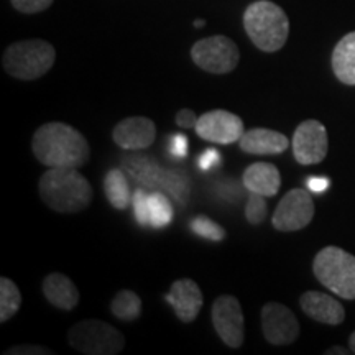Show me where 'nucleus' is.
Returning <instances> with one entry per match:
<instances>
[{"instance_id": "cd10ccee", "label": "nucleus", "mask_w": 355, "mask_h": 355, "mask_svg": "<svg viewBox=\"0 0 355 355\" xmlns=\"http://www.w3.org/2000/svg\"><path fill=\"white\" fill-rule=\"evenodd\" d=\"M10 2L21 13H38L50 8L53 0H10Z\"/></svg>"}, {"instance_id": "c85d7f7f", "label": "nucleus", "mask_w": 355, "mask_h": 355, "mask_svg": "<svg viewBox=\"0 0 355 355\" xmlns=\"http://www.w3.org/2000/svg\"><path fill=\"white\" fill-rule=\"evenodd\" d=\"M188 148H189V144H188V139H186L184 135H181V133L171 135L170 144H168V150H170V153L173 155V157L175 158L188 157Z\"/></svg>"}, {"instance_id": "2f4dec72", "label": "nucleus", "mask_w": 355, "mask_h": 355, "mask_svg": "<svg viewBox=\"0 0 355 355\" xmlns=\"http://www.w3.org/2000/svg\"><path fill=\"white\" fill-rule=\"evenodd\" d=\"M199 117L194 114V110L191 109H181L180 112L176 114V123L183 128H196V123Z\"/></svg>"}, {"instance_id": "aec40b11", "label": "nucleus", "mask_w": 355, "mask_h": 355, "mask_svg": "<svg viewBox=\"0 0 355 355\" xmlns=\"http://www.w3.org/2000/svg\"><path fill=\"white\" fill-rule=\"evenodd\" d=\"M332 71L340 83L355 86V32H350L332 51Z\"/></svg>"}, {"instance_id": "5701e85b", "label": "nucleus", "mask_w": 355, "mask_h": 355, "mask_svg": "<svg viewBox=\"0 0 355 355\" xmlns=\"http://www.w3.org/2000/svg\"><path fill=\"white\" fill-rule=\"evenodd\" d=\"M21 306V293L10 278H0V322H7Z\"/></svg>"}, {"instance_id": "7ed1b4c3", "label": "nucleus", "mask_w": 355, "mask_h": 355, "mask_svg": "<svg viewBox=\"0 0 355 355\" xmlns=\"http://www.w3.org/2000/svg\"><path fill=\"white\" fill-rule=\"evenodd\" d=\"M243 26L252 43L265 53L282 50L290 35V20L285 10L268 0H259L247 7Z\"/></svg>"}, {"instance_id": "bb28decb", "label": "nucleus", "mask_w": 355, "mask_h": 355, "mask_svg": "<svg viewBox=\"0 0 355 355\" xmlns=\"http://www.w3.org/2000/svg\"><path fill=\"white\" fill-rule=\"evenodd\" d=\"M146 191L148 189L140 188L137 189L132 196L133 214H135V219L141 227H150V204H148L150 193H146Z\"/></svg>"}, {"instance_id": "ddd939ff", "label": "nucleus", "mask_w": 355, "mask_h": 355, "mask_svg": "<svg viewBox=\"0 0 355 355\" xmlns=\"http://www.w3.org/2000/svg\"><path fill=\"white\" fill-rule=\"evenodd\" d=\"M196 133L201 139L220 145H230L243 135V121L229 110H209L196 123Z\"/></svg>"}, {"instance_id": "f8f14e48", "label": "nucleus", "mask_w": 355, "mask_h": 355, "mask_svg": "<svg viewBox=\"0 0 355 355\" xmlns=\"http://www.w3.org/2000/svg\"><path fill=\"white\" fill-rule=\"evenodd\" d=\"M261 331L266 343L290 345L298 339L300 324L290 308L279 303H266L261 308Z\"/></svg>"}, {"instance_id": "a211bd4d", "label": "nucleus", "mask_w": 355, "mask_h": 355, "mask_svg": "<svg viewBox=\"0 0 355 355\" xmlns=\"http://www.w3.org/2000/svg\"><path fill=\"white\" fill-rule=\"evenodd\" d=\"M242 183L250 193L261 194L265 198H272L282 186V175L278 168L272 163H254L243 171Z\"/></svg>"}, {"instance_id": "72a5a7b5", "label": "nucleus", "mask_w": 355, "mask_h": 355, "mask_svg": "<svg viewBox=\"0 0 355 355\" xmlns=\"http://www.w3.org/2000/svg\"><path fill=\"white\" fill-rule=\"evenodd\" d=\"M327 355H332V354H349L347 349H343V347H332L329 350H326Z\"/></svg>"}, {"instance_id": "20e7f679", "label": "nucleus", "mask_w": 355, "mask_h": 355, "mask_svg": "<svg viewBox=\"0 0 355 355\" xmlns=\"http://www.w3.org/2000/svg\"><path fill=\"white\" fill-rule=\"evenodd\" d=\"M122 168L137 184L145 189L165 191L181 206L188 204L191 184L183 173L170 168H162L157 159L146 155H127L122 158Z\"/></svg>"}, {"instance_id": "dca6fc26", "label": "nucleus", "mask_w": 355, "mask_h": 355, "mask_svg": "<svg viewBox=\"0 0 355 355\" xmlns=\"http://www.w3.org/2000/svg\"><path fill=\"white\" fill-rule=\"evenodd\" d=\"M300 304L306 316L318 322L329 324V326H337L345 318L344 306L334 296L326 295V293L306 291L300 298Z\"/></svg>"}, {"instance_id": "a878e982", "label": "nucleus", "mask_w": 355, "mask_h": 355, "mask_svg": "<svg viewBox=\"0 0 355 355\" xmlns=\"http://www.w3.org/2000/svg\"><path fill=\"white\" fill-rule=\"evenodd\" d=\"M268 214V206H266L265 196L257 193H250L247 198V206H245V217L248 224L259 225L266 219Z\"/></svg>"}, {"instance_id": "f3484780", "label": "nucleus", "mask_w": 355, "mask_h": 355, "mask_svg": "<svg viewBox=\"0 0 355 355\" xmlns=\"http://www.w3.org/2000/svg\"><path fill=\"white\" fill-rule=\"evenodd\" d=\"M242 152L250 155H279L286 152L290 140L283 133L270 130V128H252L243 132L239 140Z\"/></svg>"}, {"instance_id": "6e6552de", "label": "nucleus", "mask_w": 355, "mask_h": 355, "mask_svg": "<svg viewBox=\"0 0 355 355\" xmlns=\"http://www.w3.org/2000/svg\"><path fill=\"white\" fill-rule=\"evenodd\" d=\"M191 58L199 68L211 74H227L237 68L241 53L237 44L224 35L199 40L191 48Z\"/></svg>"}, {"instance_id": "39448f33", "label": "nucleus", "mask_w": 355, "mask_h": 355, "mask_svg": "<svg viewBox=\"0 0 355 355\" xmlns=\"http://www.w3.org/2000/svg\"><path fill=\"white\" fill-rule=\"evenodd\" d=\"M56 51L51 43L43 40H25L12 43L2 56L3 69L20 81H33L44 76L53 68Z\"/></svg>"}, {"instance_id": "4468645a", "label": "nucleus", "mask_w": 355, "mask_h": 355, "mask_svg": "<svg viewBox=\"0 0 355 355\" xmlns=\"http://www.w3.org/2000/svg\"><path fill=\"white\" fill-rule=\"evenodd\" d=\"M157 137L155 122L146 117H127L115 125L112 139L115 145L127 152H140L152 146Z\"/></svg>"}, {"instance_id": "4be33fe9", "label": "nucleus", "mask_w": 355, "mask_h": 355, "mask_svg": "<svg viewBox=\"0 0 355 355\" xmlns=\"http://www.w3.org/2000/svg\"><path fill=\"white\" fill-rule=\"evenodd\" d=\"M110 311L117 319L125 322L137 321L141 316V300L135 291L122 290L110 301Z\"/></svg>"}, {"instance_id": "c9c22d12", "label": "nucleus", "mask_w": 355, "mask_h": 355, "mask_svg": "<svg viewBox=\"0 0 355 355\" xmlns=\"http://www.w3.org/2000/svg\"><path fill=\"white\" fill-rule=\"evenodd\" d=\"M204 25H206V21H204V20H201V19H199V20H196V21H194V26H196V28H201V26H204Z\"/></svg>"}, {"instance_id": "c756f323", "label": "nucleus", "mask_w": 355, "mask_h": 355, "mask_svg": "<svg viewBox=\"0 0 355 355\" xmlns=\"http://www.w3.org/2000/svg\"><path fill=\"white\" fill-rule=\"evenodd\" d=\"M219 163H220V155L214 148L204 150V153L198 159V165H199V168H201L202 171H209L211 168L217 166V165H219Z\"/></svg>"}, {"instance_id": "f257e3e1", "label": "nucleus", "mask_w": 355, "mask_h": 355, "mask_svg": "<svg viewBox=\"0 0 355 355\" xmlns=\"http://www.w3.org/2000/svg\"><path fill=\"white\" fill-rule=\"evenodd\" d=\"M32 150L48 168H81L91 157L86 137L63 122H48L33 133Z\"/></svg>"}, {"instance_id": "412c9836", "label": "nucleus", "mask_w": 355, "mask_h": 355, "mask_svg": "<svg viewBox=\"0 0 355 355\" xmlns=\"http://www.w3.org/2000/svg\"><path fill=\"white\" fill-rule=\"evenodd\" d=\"M104 193L110 206L119 211L127 209L132 204L133 196V194H130V188H128L127 173H123V170H117V168L107 171V175L104 178Z\"/></svg>"}, {"instance_id": "423d86ee", "label": "nucleus", "mask_w": 355, "mask_h": 355, "mask_svg": "<svg viewBox=\"0 0 355 355\" xmlns=\"http://www.w3.org/2000/svg\"><path fill=\"white\" fill-rule=\"evenodd\" d=\"M313 272L327 290L344 300H355V257L339 247H324L314 257Z\"/></svg>"}, {"instance_id": "9b49d317", "label": "nucleus", "mask_w": 355, "mask_h": 355, "mask_svg": "<svg viewBox=\"0 0 355 355\" xmlns=\"http://www.w3.org/2000/svg\"><path fill=\"white\" fill-rule=\"evenodd\" d=\"M329 140L327 130L321 122H301L293 135V155L300 165H318L327 157Z\"/></svg>"}, {"instance_id": "6ab92c4d", "label": "nucleus", "mask_w": 355, "mask_h": 355, "mask_svg": "<svg viewBox=\"0 0 355 355\" xmlns=\"http://www.w3.org/2000/svg\"><path fill=\"white\" fill-rule=\"evenodd\" d=\"M43 295L58 309L71 311L79 303V291L73 279L63 273H51L43 279Z\"/></svg>"}, {"instance_id": "7c9ffc66", "label": "nucleus", "mask_w": 355, "mask_h": 355, "mask_svg": "<svg viewBox=\"0 0 355 355\" xmlns=\"http://www.w3.org/2000/svg\"><path fill=\"white\" fill-rule=\"evenodd\" d=\"M50 349L40 347V345H17L6 350V355H50Z\"/></svg>"}, {"instance_id": "2eb2a0df", "label": "nucleus", "mask_w": 355, "mask_h": 355, "mask_svg": "<svg viewBox=\"0 0 355 355\" xmlns=\"http://www.w3.org/2000/svg\"><path fill=\"white\" fill-rule=\"evenodd\" d=\"M165 300L171 304L173 311L181 322H193L202 308V293L196 282L189 278L176 279Z\"/></svg>"}, {"instance_id": "0eeeda50", "label": "nucleus", "mask_w": 355, "mask_h": 355, "mask_svg": "<svg viewBox=\"0 0 355 355\" xmlns=\"http://www.w3.org/2000/svg\"><path fill=\"white\" fill-rule=\"evenodd\" d=\"M68 344L86 355H115L125 347V337L109 322L89 319L71 327Z\"/></svg>"}, {"instance_id": "393cba45", "label": "nucleus", "mask_w": 355, "mask_h": 355, "mask_svg": "<svg viewBox=\"0 0 355 355\" xmlns=\"http://www.w3.org/2000/svg\"><path fill=\"white\" fill-rule=\"evenodd\" d=\"M189 227L194 234L199 235V237L207 239V241H212V242L224 241L225 235H227V232H225V229L222 227V225H219L214 220H211L209 217L206 216L194 217V219L191 220Z\"/></svg>"}, {"instance_id": "f704fd0d", "label": "nucleus", "mask_w": 355, "mask_h": 355, "mask_svg": "<svg viewBox=\"0 0 355 355\" xmlns=\"http://www.w3.org/2000/svg\"><path fill=\"white\" fill-rule=\"evenodd\" d=\"M349 347L355 354V331L352 332V336H350V339H349Z\"/></svg>"}, {"instance_id": "473e14b6", "label": "nucleus", "mask_w": 355, "mask_h": 355, "mask_svg": "<svg viewBox=\"0 0 355 355\" xmlns=\"http://www.w3.org/2000/svg\"><path fill=\"white\" fill-rule=\"evenodd\" d=\"M306 184H308V189L311 193H316V194H321L329 188V180H327L326 176H311L308 181H306Z\"/></svg>"}, {"instance_id": "b1692460", "label": "nucleus", "mask_w": 355, "mask_h": 355, "mask_svg": "<svg viewBox=\"0 0 355 355\" xmlns=\"http://www.w3.org/2000/svg\"><path fill=\"white\" fill-rule=\"evenodd\" d=\"M150 204V227L163 229L173 220V206L165 194L155 191L148 196Z\"/></svg>"}, {"instance_id": "9d476101", "label": "nucleus", "mask_w": 355, "mask_h": 355, "mask_svg": "<svg viewBox=\"0 0 355 355\" xmlns=\"http://www.w3.org/2000/svg\"><path fill=\"white\" fill-rule=\"evenodd\" d=\"M212 326L220 337L222 343L232 349H239L243 344V334H245V321L241 301L235 296L220 295L212 303Z\"/></svg>"}, {"instance_id": "1a4fd4ad", "label": "nucleus", "mask_w": 355, "mask_h": 355, "mask_svg": "<svg viewBox=\"0 0 355 355\" xmlns=\"http://www.w3.org/2000/svg\"><path fill=\"white\" fill-rule=\"evenodd\" d=\"M314 217V201L309 191L295 188L283 196L273 212L272 224L279 232L304 229Z\"/></svg>"}, {"instance_id": "f03ea898", "label": "nucleus", "mask_w": 355, "mask_h": 355, "mask_svg": "<svg viewBox=\"0 0 355 355\" xmlns=\"http://www.w3.org/2000/svg\"><path fill=\"white\" fill-rule=\"evenodd\" d=\"M40 196L48 207L61 214H74L87 209L94 191L78 168H50L40 180Z\"/></svg>"}]
</instances>
